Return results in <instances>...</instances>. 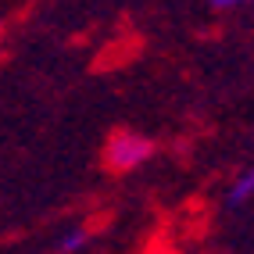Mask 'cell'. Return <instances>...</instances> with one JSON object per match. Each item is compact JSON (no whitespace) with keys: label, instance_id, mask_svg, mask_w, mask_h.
Returning <instances> with one entry per match:
<instances>
[{"label":"cell","instance_id":"6da1fadb","mask_svg":"<svg viewBox=\"0 0 254 254\" xmlns=\"http://www.w3.org/2000/svg\"><path fill=\"white\" fill-rule=\"evenodd\" d=\"M150 140L147 136H136V132H118V136L111 140V147H108V165L111 168H136V165H143L147 158H150Z\"/></svg>","mask_w":254,"mask_h":254},{"label":"cell","instance_id":"7a4b0ae2","mask_svg":"<svg viewBox=\"0 0 254 254\" xmlns=\"http://www.w3.org/2000/svg\"><path fill=\"white\" fill-rule=\"evenodd\" d=\"M254 193V165L247 168V172L236 179V186H233V193H229V204H244V200Z\"/></svg>","mask_w":254,"mask_h":254},{"label":"cell","instance_id":"3957f363","mask_svg":"<svg viewBox=\"0 0 254 254\" xmlns=\"http://www.w3.org/2000/svg\"><path fill=\"white\" fill-rule=\"evenodd\" d=\"M82 244H86V233H82V229H75V233H68V236H64L61 251H64V254H72V251H79Z\"/></svg>","mask_w":254,"mask_h":254},{"label":"cell","instance_id":"277c9868","mask_svg":"<svg viewBox=\"0 0 254 254\" xmlns=\"http://www.w3.org/2000/svg\"><path fill=\"white\" fill-rule=\"evenodd\" d=\"M218 7H229V4H244V0H215Z\"/></svg>","mask_w":254,"mask_h":254}]
</instances>
